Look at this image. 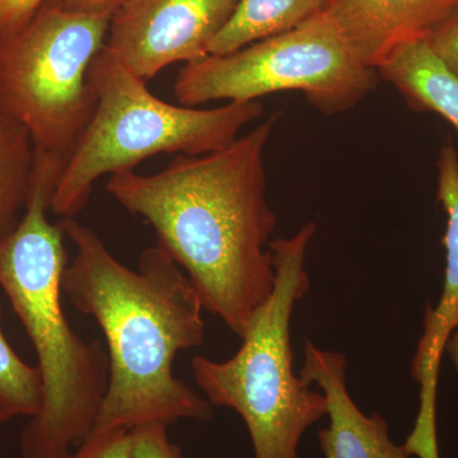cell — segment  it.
Segmentation results:
<instances>
[{
    "label": "cell",
    "instance_id": "obj_1",
    "mask_svg": "<svg viewBox=\"0 0 458 458\" xmlns=\"http://www.w3.org/2000/svg\"><path fill=\"white\" fill-rule=\"evenodd\" d=\"M276 122L271 114L223 149L177 155L153 174L119 172L106 185L123 209L152 225L204 310L240 337L276 282L267 250L276 216L267 200L265 149Z\"/></svg>",
    "mask_w": 458,
    "mask_h": 458
},
{
    "label": "cell",
    "instance_id": "obj_2",
    "mask_svg": "<svg viewBox=\"0 0 458 458\" xmlns=\"http://www.w3.org/2000/svg\"><path fill=\"white\" fill-rule=\"evenodd\" d=\"M60 225L75 250L63 292L96 319L107 346V393L93 430L212 420L209 401L174 373L177 354L205 340L203 303L188 276L158 245L132 270L92 229L74 218Z\"/></svg>",
    "mask_w": 458,
    "mask_h": 458
},
{
    "label": "cell",
    "instance_id": "obj_3",
    "mask_svg": "<svg viewBox=\"0 0 458 458\" xmlns=\"http://www.w3.org/2000/svg\"><path fill=\"white\" fill-rule=\"evenodd\" d=\"M59 171L35 159L31 191L16 228L0 240V288L7 294L38 355L42 403L30 419L23 458H65L92 433L108 387V357L84 342L62 306L64 231L49 222Z\"/></svg>",
    "mask_w": 458,
    "mask_h": 458
},
{
    "label": "cell",
    "instance_id": "obj_4",
    "mask_svg": "<svg viewBox=\"0 0 458 458\" xmlns=\"http://www.w3.org/2000/svg\"><path fill=\"white\" fill-rule=\"evenodd\" d=\"M318 225L269 243L276 282L229 360L192 358L191 372L210 405L236 411L251 437L254 458H297L303 434L327 417L322 391L293 370L292 315L310 289L306 256Z\"/></svg>",
    "mask_w": 458,
    "mask_h": 458
},
{
    "label": "cell",
    "instance_id": "obj_5",
    "mask_svg": "<svg viewBox=\"0 0 458 458\" xmlns=\"http://www.w3.org/2000/svg\"><path fill=\"white\" fill-rule=\"evenodd\" d=\"M89 81L98 107L51 198V212L63 219L82 212L101 177L134 170L161 153L216 152L264 114L260 101L227 102L209 110L168 104L106 47L93 59Z\"/></svg>",
    "mask_w": 458,
    "mask_h": 458
},
{
    "label": "cell",
    "instance_id": "obj_6",
    "mask_svg": "<svg viewBox=\"0 0 458 458\" xmlns=\"http://www.w3.org/2000/svg\"><path fill=\"white\" fill-rule=\"evenodd\" d=\"M111 17L47 0L21 31L0 41V111L26 129L35 156L63 170L98 107L89 68Z\"/></svg>",
    "mask_w": 458,
    "mask_h": 458
},
{
    "label": "cell",
    "instance_id": "obj_7",
    "mask_svg": "<svg viewBox=\"0 0 458 458\" xmlns=\"http://www.w3.org/2000/svg\"><path fill=\"white\" fill-rule=\"evenodd\" d=\"M379 75L363 64L322 13L293 30L225 55L181 68L174 84L182 106L249 102L271 93H303L327 114L352 110L376 89Z\"/></svg>",
    "mask_w": 458,
    "mask_h": 458
},
{
    "label": "cell",
    "instance_id": "obj_8",
    "mask_svg": "<svg viewBox=\"0 0 458 458\" xmlns=\"http://www.w3.org/2000/svg\"><path fill=\"white\" fill-rule=\"evenodd\" d=\"M238 0H128L113 14L105 47L147 81L176 63L209 55Z\"/></svg>",
    "mask_w": 458,
    "mask_h": 458
},
{
    "label": "cell",
    "instance_id": "obj_9",
    "mask_svg": "<svg viewBox=\"0 0 458 458\" xmlns=\"http://www.w3.org/2000/svg\"><path fill=\"white\" fill-rule=\"evenodd\" d=\"M437 198L447 214L443 246L445 249V283L436 309L427 307L424 331L411 363L417 381L419 412L414 429L403 443L410 456L439 458L437 438V387L439 367L452 334L458 331V153L454 144L441 148Z\"/></svg>",
    "mask_w": 458,
    "mask_h": 458
},
{
    "label": "cell",
    "instance_id": "obj_10",
    "mask_svg": "<svg viewBox=\"0 0 458 458\" xmlns=\"http://www.w3.org/2000/svg\"><path fill=\"white\" fill-rule=\"evenodd\" d=\"M458 8V0H327L321 13L349 49L378 71L406 45L428 36Z\"/></svg>",
    "mask_w": 458,
    "mask_h": 458
},
{
    "label": "cell",
    "instance_id": "obj_11",
    "mask_svg": "<svg viewBox=\"0 0 458 458\" xmlns=\"http://www.w3.org/2000/svg\"><path fill=\"white\" fill-rule=\"evenodd\" d=\"M348 361L342 352L322 351L311 342L303 348L300 377L316 385L327 401L328 427L318 432L325 458H410L403 445L391 439L381 415H366L352 399L346 385Z\"/></svg>",
    "mask_w": 458,
    "mask_h": 458
},
{
    "label": "cell",
    "instance_id": "obj_12",
    "mask_svg": "<svg viewBox=\"0 0 458 458\" xmlns=\"http://www.w3.org/2000/svg\"><path fill=\"white\" fill-rule=\"evenodd\" d=\"M418 111H430L458 131V80L427 40L406 45L377 71Z\"/></svg>",
    "mask_w": 458,
    "mask_h": 458
},
{
    "label": "cell",
    "instance_id": "obj_13",
    "mask_svg": "<svg viewBox=\"0 0 458 458\" xmlns=\"http://www.w3.org/2000/svg\"><path fill=\"white\" fill-rule=\"evenodd\" d=\"M327 0H238L236 11L209 45L225 55L262 38L289 31L321 13Z\"/></svg>",
    "mask_w": 458,
    "mask_h": 458
},
{
    "label": "cell",
    "instance_id": "obj_14",
    "mask_svg": "<svg viewBox=\"0 0 458 458\" xmlns=\"http://www.w3.org/2000/svg\"><path fill=\"white\" fill-rule=\"evenodd\" d=\"M35 152L29 132L0 111V240L25 212L31 191Z\"/></svg>",
    "mask_w": 458,
    "mask_h": 458
},
{
    "label": "cell",
    "instance_id": "obj_15",
    "mask_svg": "<svg viewBox=\"0 0 458 458\" xmlns=\"http://www.w3.org/2000/svg\"><path fill=\"white\" fill-rule=\"evenodd\" d=\"M41 403L40 370L18 357L0 324V424L18 417L31 419L38 414Z\"/></svg>",
    "mask_w": 458,
    "mask_h": 458
},
{
    "label": "cell",
    "instance_id": "obj_16",
    "mask_svg": "<svg viewBox=\"0 0 458 458\" xmlns=\"http://www.w3.org/2000/svg\"><path fill=\"white\" fill-rule=\"evenodd\" d=\"M131 429L101 428L92 430L65 458H131Z\"/></svg>",
    "mask_w": 458,
    "mask_h": 458
},
{
    "label": "cell",
    "instance_id": "obj_17",
    "mask_svg": "<svg viewBox=\"0 0 458 458\" xmlns=\"http://www.w3.org/2000/svg\"><path fill=\"white\" fill-rule=\"evenodd\" d=\"M168 426L141 424L131 429V458H183L182 451L168 437Z\"/></svg>",
    "mask_w": 458,
    "mask_h": 458
},
{
    "label": "cell",
    "instance_id": "obj_18",
    "mask_svg": "<svg viewBox=\"0 0 458 458\" xmlns=\"http://www.w3.org/2000/svg\"><path fill=\"white\" fill-rule=\"evenodd\" d=\"M436 55L458 80V8L428 36Z\"/></svg>",
    "mask_w": 458,
    "mask_h": 458
},
{
    "label": "cell",
    "instance_id": "obj_19",
    "mask_svg": "<svg viewBox=\"0 0 458 458\" xmlns=\"http://www.w3.org/2000/svg\"><path fill=\"white\" fill-rule=\"evenodd\" d=\"M47 0H0V41L21 31Z\"/></svg>",
    "mask_w": 458,
    "mask_h": 458
},
{
    "label": "cell",
    "instance_id": "obj_20",
    "mask_svg": "<svg viewBox=\"0 0 458 458\" xmlns=\"http://www.w3.org/2000/svg\"><path fill=\"white\" fill-rule=\"evenodd\" d=\"M66 11L89 14H113L128 0H53Z\"/></svg>",
    "mask_w": 458,
    "mask_h": 458
},
{
    "label": "cell",
    "instance_id": "obj_21",
    "mask_svg": "<svg viewBox=\"0 0 458 458\" xmlns=\"http://www.w3.org/2000/svg\"><path fill=\"white\" fill-rule=\"evenodd\" d=\"M445 352L454 364V369L458 372V331L452 334L450 340H448L447 346H445Z\"/></svg>",
    "mask_w": 458,
    "mask_h": 458
}]
</instances>
